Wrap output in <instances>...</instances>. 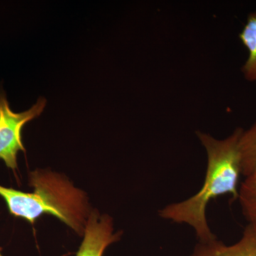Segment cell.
Here are the masks:
<instances>
[{"label":"cell","instance_id":"cell-5","mask_svg":"<svg viewBox=\"0 0 256 256\" xmlns=\"http://www.w3.org/2000/svg\"><path fill=\"white\" fill-rule=\"evenodd\" d=\"M190 256H256V228L248 224L242 238L233 245L226 246L217 238L198 242Z\"/></svg>","mask_w":256,"mask_h":256},{"label":"cell","instance_id":"cell-6","mask_svg":"<svg viewBox=\"0 0 256 256\" xmlns=\"http://www.w3.org/2000/svg\"><path fill=\"white\" fill-rule=\"evenodd\" d=\"M239 38L248 52L242 73L246 80L256 84V10L248 16Z\"/></svg>","mask_w":256,"mask_h":256},{"label":"cell","instance_id":"cell-2","mask_svg":"<svg viewBox=\"0 0 256 256\" xmlns=\"http://www.w3.org/2000/svg\"><path fill=\"white\" fill-rule=\"evenodd\" d=\"M30 184L31 193L0 185V196L10 214L32 224L42 215H52L77 233L84 232L88 210L84 192L60 175L41 170L31 173Z\"/></svg>","mask_w":256,"mask_h":256},{"label":"cell","instance_id":"cell-3","mask_svg":"<svg viewBox=\"0 0 256 256\" xmlns=\"http://www.w3.org/2000/svg\"><path fill=\"white\" fill-rule=\"evenodd\" d=\"M46 104V99L40 98L28 110L14 112L10 107L6 92L0 85V160L14 172L18 170V152H25L22 136L24 126L38 118Z\"/></svg>","mask_w":256,"mask_h":256},{"label":"cell","instance_id":"cell-8","mask_svg":"<svg viewBox=\"0 0 256 256\" xmlns=\"http://www.w3.org/2000/svg\"><path fill=\"white\" fill-rule=\"evenodd\" d=\"M242 175L247 176L256 171V122L242 130L239 140Z\"/></svg>","mask_w":256,"mask_h":256},{"label":"cell","instance_id":"cell-9","mask_svg":"<svg viewBox=\"0 0 256 256\" xmlns=\"http://www.w3.org/2000/svg\"><path fill=\"white\" fill-rule=\"evenodd\" d=\"M0 256H3L2 255L1 252H0Z\"/></svg>","mask_w":256,"mask_h":256},{"label":"cell","instance_id":"cell-1","mask_svg":"<svg viewBox=\"0 0 256 256\" xmlns=\"http://www.w3.org/2000/svg\"><path fill=\"white\" fill-rule=\"evenodd\" d=\"M244 129L238 128L228 137L217 139L206 132L196 136L207 154V169L203 185L194 196L170 204L159 210L165 220L190 226L200 242L217 238L210 230L206 208L212 200L225 194L238 198V184L242 174L239 140Z\"/></svg>","mask_w":256,"mask_h":256},{"label":"cell","instance_id":"cell-4","mask_svg":"<svg viewBox=\"0 0 256 256\" xmlns=\"http://www.w3.org/2000/svg\"><path fill=\"white\" fill-rule=\"evenodd\" d=\"M120 236V232L114 233V222L108 215L92 210L88 217L84 240L76 256H102L106 249Z\"/></svg>","mask_w":256,"mask_h":256},{"label":"cell","instance_id":"cell-7","mask_svg":"<svg viewBox=\"0 0 256 256\" xmlns=\"http://www.w3.org/2000/svg\"><path fill=\"white\" fill-rule=\"evenodd\" d=\"M245 178L238 190V200L242 215L256 228V171Z\"/></svg>","mask_w":256,"mask_h":256}]
</instances>
